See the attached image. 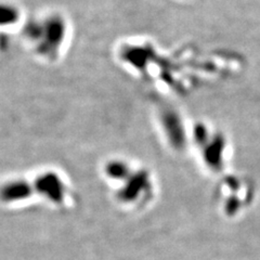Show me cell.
<instances>
[{
	"mask_svg": "<svg viewBox=\"0 0 260 260\" xmlns=\"http://www.w3.org/2000/svg\"><path fill=\"white\" fill-rule=\"evenodd\" d=\"M35 194L34 186L23 180H11L0 188V201L6 204H15L26 201Z\"/></svg>",
	"mask_w": 260,
	"mask_h": 260,
	"instance_id": "cell-3",
	"label": "cell"
},
{
	"mask_svg": "<svg viewBox=\"0 0 260 260\" xmlns=\"http://www.w3.org/2000/svg\"><path fill=\"white\" fill-rule=\"evenodd\" d=\"M19 18V12L10 6H0V25H10Z\"/></svg>",
	"mask_w": 260,
	"mask_h": 260,
	"instance_id": "cell-5",
	"label": "cell"
},
{
	"mask_svg": "<svg viewBox=\"0 0 260 260\" xmlns=\"http://www.w3.org/2000/svg\"><path fill=\"white\" fill-rule=\"evenodd\" d=\"M43 21L29 23L25 27V37L39 55L53 59L59 53L67 36V24L60 15H49Z\"/></svg>",
	"mask_w": 260,
	"mask_h": 260,
	"instance_id": "cell-1",
	"label": "cell"
},
{
	"mask_svg": "<svg viewBox=\"0 0 260 260\" xmlns=\"http://www.w3.org/2000/svg\"><path fill=\"white\" fill-rule=\"evenodd\" d=\"M34 191L38 195L52 203L54 205H61L65 201L67 188L60 176L55 173H45L40 175L34 181Z\"/></svg>",
	"mask_w": 260,
	"mask_h": 260,
	"instance_id": "cell-2",
	"label": "cell"
},
{
	"mask_svg": "<svg viewBox=\"0 0 260 260\" xmlns=\"http://www.w3.org/2000/svg\"><path fill=\"white\" fill-rule=\"evenodd\" d=\"M127 173V166L120 161H110L105 166V175L110 179L124 178Z\"/></svg>",
	"mask_w": 260,
	"mask_h": 260,
	"instance_id": "cell-4",
	"label": "cell"
}]
</instances>
